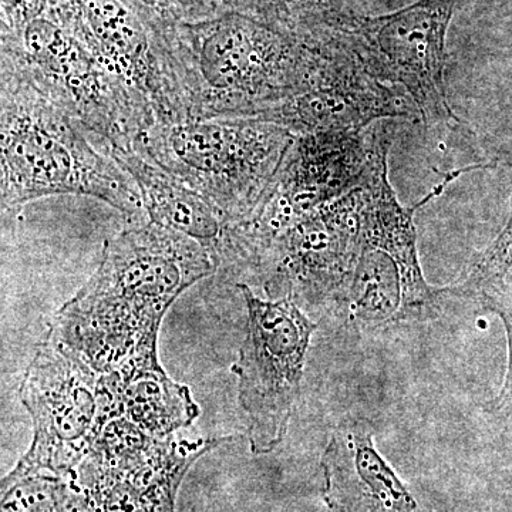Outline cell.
<instances>
[{
	"label": "cell",
	"mask_w": 512,
	"mask_h": 512,
	"mask_svg": "<svg viewBox=\"0 0 512 512\" xmlns=\"http://www.w3.org/2000/svg\"><path fill=\"white\" fill-rule=\"evenodd\" d=\"M476 298L487 312L494 313L503 322L507 335V370L500 393L490 403V412L512 417V271L503 281L481 289Z\"/></svg>",
	"instance_id": "22"
},
{
	"label": "cell",
	"mask_w": 512,
	"mask_h": 512,
	"mask_svg": "<svg viewBox=\"0 0 512 512\" xmlns=\"http://www.w3.org/2000/svg\"><path fill=\"white\" fill-rule=\"evenodd\" d=\"M130 2L157 16L168 25L200 22L224 10L221 8L220 0H130Z\"/></svg>",
	"instance_id": "23"
},
{
	"label": "cell",
	"mask_w": 512,
	"mask_h": 512,
	"mask_svg": "<svg viewBox=\"0 0 512 512\" xmlns=\"http://www.w3.org/2000/svg\"><path fill=\"white\" fill-rule=\"evenodd\" d=\"M363 188L330 202L282 232L256 266L271 301L318 305L340 301L362 252Z\"/></svg>",
	"instance_id": "11"
},
{
	"label": "cell",
	"mask_w": 512,
	"mask_h": 512,
	"mask_svg": "<svg viewBox=\"0 0 512 512\" xmlns=\"http://www.w3.org/2000/svg\"><path fill=\"white\" fill-rule=\"evenodd\" d=\"M109 153L133 178L150 221L200 242L220 269L231 237L227 217L207 198L136 151L109 148Z\"/></svg>",
	"instance_id": "16"
},
{
	"label": "cell",
	"mask_w": 512,
	"mask_h": 512,
	"mask_svg": "<svg viewBox=\"0 0 512 512\" xmlns=\"http://www.w3.org/2000/svg\"><path fill=\"white\" fill-rule=\"evenodd\" d=\"M218 271L200 242L141 222L106 242L96 274L52 320L50 335L97 373L158 359V332L181 293Z\"/></svg>",
	"instance_id": "1"
},
{
	"label": "cell",
	"mask_w": 512,
	"mask_h": 512,
	"mask_svg": "<svg viewBox=\"0 0 512 512\" xmlns=\"http://www.w3.org/2000/svg\"><path fill=\"white\" fill-rule=\"evenodd\" d=\"M0 77L2 211L50 195H89L141 224L147 214L136 183L93 146V134L22 77Z\"/></svg>",
	"instance_id": "3"
},
{
	"label": "cell",
	"mask_w": 512,
	"mask_h": 512,
	"mask_svg": "<svg viewBox=\"0 0 512 512\" xmlns=\"http://www.w3.org/2000/svg\"><path fill=\"white\" fill-rule=\"evenodd\" d=\"M458 2L419 0L392 15L355 19L340 36L373 77L406 90L426 126L460 124L444 80L447 29Z\"/></svg>",
	"instance_id": "10"
},
{
	"label": "cell",
	"mask_w": 512,
	"mask_h": 512,
	"mask_svg": "<svg viewBox=\"0 0 512 512\" xmlns=\"http://www.w3.org/2000/svg\"><path fill=\"white\" fill-rule=\"evenodd\" d=\"M512 271V197L511 210L504 228L497 238L478 252L471 261L468 274L463 281L454 286H448L454 296L468 298L477 296L481 289L503 281Z\"/></svg>",
	"instance_id": "21"
},
{
	"label": "cell",
	"mask_w": 512,
	"mask_h": 512,
	"mask_svg": "<svg viewBox=\"0 0 512 512\" xmlns=\"http://www.w3.org/2000/svg\"><path fill=\"white\" fill-rule=\"evenodd\" d=\"M339 302L348 306L349 318L365 328L397 322L402 308V281L390 256L363 248L349 284Z\"/></svg>",
	"instance_id": "19"
},
{
	"label": "cell",
	"mask_w": 512,
	"mask_h": 512,
	"mask_svg": "<svg viewBox=\"0 0 512 512\" xmlns=\"http://www.w3.org/2000/svg\"><path fill=\"white\" fill-rule=\"evenodd\" d=\"M498 163L507 165V167L512 168V150L500 151L498 156L495 157L494 165Z\"/></svg>",
	"instance_id": "24"
},
{
	"label": "cell",
	"mask_w": 512,
	"mask_h": 512,
	"mask_svg": "<svg viewBox=\"0 0 512 512\" xmlns=\"http://www.w3.org/2000/svg\"><path fill=\"white\" fill-rule=\"evenodd\" d=\"M326 45L221 10L173 29V66L188 121L258 119L311 87Z\"/></svg>",
	"instance_id": "2"
},
{
	"label": "cell",
	"mask_w": 512,
	"mask_h": 512,
	"mask_svg": "<svg viewBox=\"0 0 512 512\" xmlns=\"http://www.w3.org/2000/svg\"><path fill=\"white\" fill-rule=\"evenodd\" d=\"M295 134L256 119L154 124L133 150L207 198L232 227L254 214Z\"/></svg>",
	"instance_id": "5"
},
{
	"label": "cell",
	"mask_w": 512,
	"mask_h": 512,
	"mask_svg": "<svg viewBox=\"0 0 512 512\" xmlns=\"http://www.w3.org/2000/svg\"><path fill=\"white\" fill-rule=\"evenodd\" d=\"M99 377L50 333L37 346L20 386L33 420L32 444L2 485L40 474L66 480L76 474L96 439Z\"/></svg>",
	"instance_id": "8"
},
{
	"label": "cell",
	"mask_w": 512,
	"mask_h": 512,
	"mask_svg": "<svg viewBox=\"0 0 512 512\" xmlns=\"http://www.w3.org/2000/svg\"><path fill=\"white\" fill-rule=\"evenodd\" d=\"M238 288L248 319L234 372L249 444L261 456L274 451L288 433L301 396L306 353L318 326L291 299L264 301L247 284Z\"/></svg>",
	"instance_id": "9"
},
{
	"label": "cell",
	"mask_w": 512,
	"mask_h": 512,
	"mask_svg": "<svg viewBox=\"0 0 512 512\" xmlns=\"http://www.w3.org/2000/svg\"><path fill=\"white\" fill-rule=\"evenodd\" d=\"M99 406L119 413L156 439L174 437L200 416L190 389L165 373L158 359L128 363L99 377Z\"/></svg>",
	"instance_id": "17"
},
{
	"label": "cell",
	"mask_w": 512,
	"mask_h": 512,
	"mask_svg": "<svg viewBox=\"0 0 512 512\" xmlns=\"http://www.w3.org/2000/svg\"><path fill=\"white\" fill-rule=\"evenodd\" d=\"M421 121L419 109L402 87L367 72L342 40L326 47L325 57L306 92L265 111L256 120L271 121L295 136L362 133L383 120Z\"/></svg>",
	"instance_id": "12"
},
{
	"label": "cell",
	"mask_w": 512,
	"mask_h": 512,
	"mask_svg": "<svg viewBox=\"0 0 512 512\" xmlns=\"http://www.w3.org/2000/svg\"><path fill=\"white\" fill-rule=\"evenodd\" d=\"M231 439L168 437L126 456L90 453L69 480L72 512H175L192 464Z\"/></svg>",
	"instance_id": "13"
},
{
	"label": "cell",
	"mask_w": 512,
	"mask_h": 512,
	"mask_svg": "<svg viewBox=\"0 0 512 512\" xmlns=\"http://www.w3.org/2000/svg\"><path fill=\"white\" fill-rule=\"evenodd\" d=\"M0 62L109 148L133 150L153 123L56 12L55 0L0 20Z\"/></svg>",
	"instance_id": "4"
},
{
	"label": "cell",
	"mask_w": 512,
	"mask_h": 512,
	"mask_svg": "<svg viewBox=\"0 0 512 512\" xmlns=\"http://www.w3.org/2000/svg\"><path fill=\"white\" fill-rule=\"evenodd\" d=\"M63 22L154 124L188 121L173 66V29L130 0H55Z\"/></svg>",
	"instance_id": "7"
},
{
	"label": "cell",
	"mask_w": 512,
	"mask_h": 512,
	"mask_svg": "<svg viewBox=\"0 0 512 512\" xmlns=\"http://www.w3.org/2000/svg\"><path fill=\"white\" fill-rule=\"evenodd\" d=\"M2 512H72V487L66 478L32 476L0 485Z\"/></svg>",
	"instance_id": "20"
},
{
	"label": "cell",
	"mask_w": 512,
	"mask_h": 512,
	"mask_svg": "<svg viewBox=\"0 0 512 512\" xmlns=\"http://www.w3.org/2000/svg\"><path fill=\"white\" fill-rule=\"evenodd\" d=\"M383 121L362 133L296 136L254 214L232 231V264L237 278L251 281L272 242L293 224L366 187L393 146L396 130L392 123Z\"/></svg>",
	"instance_id": "6"
},
{
	"label": "cell",
	"mask_w": 512,
	"mask_h": 512,
	"mask_svg": "<svg viewBox=\"0 0 512 512\" xmlns=\"http://www.w3.org/2000/svg\"><path fill=\"white\" fill-rule=\"evenodd\" d=\"M323 497L335 512H433L380 456L369 420L349 417L333 431L322 457Z\"/></svg>",
	"instance_id": "15"
},
{
	"label": "cell",
	"mask_w": 512,
	"mask_h": 512,
	"mask_svg": "<svg viewBox=\"0 0 512 512\" xmlns=\"http://www.w3.org/2000/svg\"><path fill=\"white\" fill-rule=\"evenodd\" d=\"M221 8L241 13L312 45H326L353 22L345 0H220Z\"/></svg>",
	"instance_id": "18"
},
{
	"label": "cell",
	"mask_w": 512,
	"mask_h": 512,
	"mask_svg": "<svg viewBox=\"0 0 512 512\" xmlns=\"http://www.w3.org/2000/svg\"><path fill=\"white\" fill-rule=\"evenodd\" d=\"M478 168H491V164H474L471 167L448 171L443 175V180L412 207H403L394 194L389 181V158L377 165L369 183L363 188L360 244L362 249H376L390 256L399 269L402 281V308L397 322L436 318L444 299L448 296L447 288H431L424 279L417 254L414 214L427 202L439 197L441 192L460 175Z\"/></svg>",
	"instance_id": "14"
}]
</instances>
